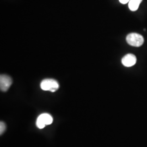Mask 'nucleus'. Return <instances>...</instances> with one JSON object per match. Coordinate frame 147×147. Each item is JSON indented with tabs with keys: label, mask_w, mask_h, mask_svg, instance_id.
<instances>
[{
	"label": "nucleus",
	"mask_w": 147,
	"mask_h": 147,
	"mask_svg": "<svg viewBox=\"0 0 147 147\" xmlns=\"http://www.w3.org/2000/svg\"><path fill=\"white\" fill-rule=\"evenodd\" d=\"M6 129V125L5 123L3 121L0 122V134L2 135L4 132L5 131Z\"/></svg>",
	"instance_id": "0eeeda50"
},
{
	"label": "nucleus",
	"mask_w": 147,
	"mask_h": 147,
	"mask_svg": "<svg viewBox=\"0 0 147 147\" xmlns=\"http://www.w3.org/2000/svg\"><path fill=\"white\" fill-rule=\"evenodd\" d=\"M130 0H119V2L122 4H126L127 3L129 2Z\"/></svg>",
	"instance_id": "6e6552de"
},
{
	"label": "nucleus",
	"mask_w": 147,
	"mask_h": 147,
	"mask_svg": "<svg viewBox=\"0 0 147 147\" xmlns=\"http://www.w3.org/2000/svg\"><path fill=\"white\" fill-rule=\"evenodd\" d=\"M143 0H130L129 2V8L131 11H136L138 9L139 5Z\"/></svg>",
	"instance_id": "423d86ee"
},
{
	"label": "nucleus",
	"mask_w": 147,
	"mask_h": 147,
	"mask_svg": "<svg viewBox=\"0 0 147 147\" xmlns=\"http://www.w3.org/2000/svg\"><path fill=\"white\" fill-rule=\"evenodd\" d=\"M53 121V117L50 115L48 113H43L38 117L36 125L39 129H42L46 125H50Z\"/></svg>",
	"instance_id": "7ed1b4c3"
},
{
	"label": "nucleus",
	"mask_w": 147,
	"mask_h": 147,
	"mask_svg": "<svg viewBox=\"0 0 147 147\" xmlns=\"http://www.w3.org/2000/svg\"><path fill=\"white\" fill-rule=\"evenodd\" d=\"M12 84V79L7 75H1L0 76V89L2 92H6L10 88Z\"/></svg>",
	"instance_id": "20e7f679"
},
{
	"label": "nucleus",
	"mask_w": 147,
	"mask_h": 147,
	"mask_svg": "<svg viewBox=\"0 0 147 147\" xmlns=\"http://www.w3.org/2000/svg\"><path fill=\"white\" fill-rule=\"evenodd\" d=\"M126 40L129 45L135 47H140L142 46L144 42L143 36L136 33H131L128 34L126 37Z\"/></svg>",
	"instance_id": "f03ea898"
},
{
	"label": "nucleus",
	"mask_w": 147,
	"mask_h": 147,
	"mask_svg": "<svg viewBox=\"0 0 147 147\" xmlns=\"http://www.w3.org/2000/svg\"><path fill=\"white\" fill-rule=\"evenodd\" d=\"M136 56L133 54H127L121 59V63L126 67H130L136 63Z\"/></svg>",
	"instance_id": "39448f33"
},
{
	"label": "nucleus",
	"mask_w": 147,
	"mask_h": 147,
	"mask_svg": "<svg viewBox=\"0 0 147 147\" xmlns=\"http://www.w3.org/2000/svg\"><path fill=\"white\" fill-rule=\"evenodd\" d=\"M40 88L43 90L55 92L59 88L58 82L54 79H47L40 83Z\"/></svg>",
	"instance_id": "f257e3e1"
}]
</instances>
